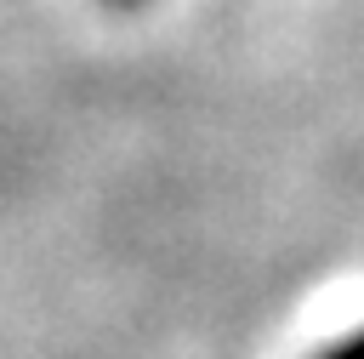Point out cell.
Listing matches in <instances>:
<instances>
[{"instance_id":"6da1fadb","label":"cell","mask_w":364,"mask_h":359,"mask_svg":"<svg viewBox=\"0 0 364 359\" xmlns=\"http://www.w3.org/2000/svg\"><path fill=\"white\" fill-rule=\"evenodd\" d=\"M313 359H364V325L347 331V336H336V342H324Z\"/></svg>"},{"instance_id":"7a4b0ae2","label":"cell","mask_w":364,"mask_h":359,"mask_svg":"<svg viewBox=\"0 0 364 359\" xmlns=\"http://www.w3.org/2000/svg\"><path fill=\"white\" fill-rule=\"evenodd\" d=\"M114 11H136V6H148V0H108Z\"/></svg>"}]
</instances>
